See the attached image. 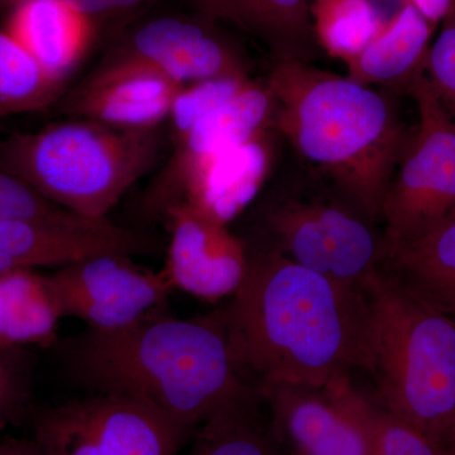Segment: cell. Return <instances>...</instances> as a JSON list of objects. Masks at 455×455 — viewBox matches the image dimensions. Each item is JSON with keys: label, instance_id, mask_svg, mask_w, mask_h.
Wrapping results in <instances>:
<instances>
[{"label": "cell", "instance_id": "cell-1", "mask_svg": "<svg viewBox=\"0 0 455 455\" xmlns=\"http://www.w3.org/2000/svg\"><path fill=\"white\" fill-rule=\"evenodd\" d=\"M247 254L243 280L220 310L244 376L256 386L355 376L366 348V289L275 254Z\"/></svg>", "mask_w": 455, "mask_h": 455}, {"label": "cell", "instance_id": "cell-2", "mask_svg": "<svg viewBox=\"0 0 455 455\" xmlns=\"http://www.w3.org/2000/svg\"><path fill=\"white\" fill-rule=\"evenodd\" d=\"M56 346L77 385L137 398L191 433L254 386L236 363L220 311L179 319L164 309Z\"/></svg>", "mask_w": 455, "mask_h": 455}, {"label": "cell", "instance_id": "cell-3", "mask_svg": "<svg viewBox=\"0 0 455 455\" xmlns=\"http://www.w3.org/2000/svg\"><path fill=\"white\" fill-rule=\"evenodd\" d=\"M266 83L275 100L272 127L299 164L382 221L383 200L410 134L396 92L302 61L275 62Z\"/></svg>", "mask_w": 455, "mask_h": 455}, {"label": "cell", "instance_id": "cell-4", "mask_svg": "<svg viewBox=\"0 0 455 455\" xmlns=\"http://www.w3.org/2000/svg\"><path fill=\"white\" fill-rule=\"evenodd\" d=\"M364 289L368 324L359 371L372 382L371 396L447 448L455 415V322L382 269Z\"/></svg>", "mask_w": 455, "mask_h": 455}, {"label": "cell", "instance_id": "cell-5", "mask_svg": "<svg viewBox=\"0 0 455 455\" xmlns=\"http://www.w3.org/2000/svg\"><path fill=\"white\" fill-rule=\"evenodd\" d=\"M248 206L238 235L253 252L275 254L353 287L381 271L385 227L358 200L299 164Z\"/></svg>", "mask_w": 455, "mask_h": 455}, {"label": "cell", "instance_id": "cell-6", "mask_svg": "<svg viewBox=\"0 0 455 455\" xmlns=\"http://www.w3.org/2000/svg\"><path fill=\"white\" fill-rule=\"evenodd\" d=\"M160 132L128 131L74 118L0 142V164L29 187L89 220H106L119 200L151 169Z\"/></svg>", "mask_w": 455, "mask_h": 455}, {"label": "cell", "instance_id": "cell-7", "mask_svg": "<svg viewBox=\"0 0 455 455\" xmlns=\"http://www.w3.org/2000/svg\"><path fill=\"white\" fill-rule=\"evenodd\" d=\"M407 92L418 106L419 124L410 132L383 200L387 245L455 215V121L424 71Z\"/></svg>", "mask_w": 455, "mask_h": 455}, {"label": "cell", "instance_id": "cell-8", "mask_svg": "<svg viewBox=\"0 0 455 455\" xmlns=\"http://www.w3.org/2000/svg\"><path fill=\"white\" fill-rule=\"evenodd\" d=\"M194 433L137 398L89 392L33 412L44 455H179Z\"/></svg>", "mask_w": 455, "mask_h": 455}, {"label": "cell", "instance_id": "cell-9", "mask_svg": "<svg viewBox=\"0 0 455 455\" xmlns=\"http://www.w3.org/2000/svg\"><path fill=\"white\" fill-rule=\"evenodd\" d=\"M283 455H373L376 403L353 376L322 386H257Z\"/></svg>", "mask_w": 455, "mask_h": 455}, {"label": "cell", "instance_id": "cell-10", "mask_svg": "<svg viewBox=\"0 0 455 455\" xmlns=\"http://www.w3.org/2000/svg\"><path fill=\"white\" fill-rule=\"evenodd\" d=\"M62 316L94 331H116L164 310L172 284L164 271L140 267L131 256L99 254L47 275Z\"/></svg>", "mask_w": 455, "mask_h": 455}, {"label": "cell", "instance_id": "cell-11", "mask_svg": "<svg viewBox=\"0 0 455 455\" xmlns=\"http://www.w3.org/2000/svg\"><path fill=\"white\" fill-rule=\"evenodd\" d=\"M274 127L242 145L166 167L149 194L151 212L166 214L188 204L212 220L228 224L238 220L265 188L274 166Z\"/></svg>", "mask_w": 455, "mask_h": 455}, {"label": "cell", "instance_id": "cell-12", "mask_svg": "<svg viewBox=\"0 0 455 455\" xmlns=\"http://www.w3.org/2000/svg\"><path fill=\"white\" fill-rule=\"evenodd\" d=\"M151 239L108 220L68 215L56 220L0 221V275L20 269L65 267L71 263L118 253L152 252Z\"/></svg>", "mask_w": 455, "mask_h": 455}, {"label": "cell", "instance_id": "cell-13", "mask_svg": "<svg viewBox=\"0 0 455 455\" xmlns=\"http://www.w3.org/2000/svg\"><path fill=\"white\" fill-rule=\"evenodd\" d=\"M164 217L171 238L163 271L173 290L209 301L230 298L247 269L242 239L188 204L172 206Z\"/></svg>", "mask_w": 455, "mask_h": 455}, {"label": "cell", "instance_id": "cell-14", "mask_svg": "<svg viewBox=\"0 0 455 455\" xmlns=\"http://www.w3.org/2000/svg\"><path fill=\"white\" fill-rule=\"evenodd\" d=\"M107 62H136L180 85L220 76H250L244 62L220 36L180 18H158L134 32Z\"/></svg>", "mask_w": 455, "mask_h": 455}, {"label": "cell", "instance_id": "cell-15", "mask_svg": "<svg viewBox=\"0 0 455 455\" xmlns=\"http://www.w3.org/2000/svg\"><path fill=\"white\" fill-rule=\"evenodd\" d=\"M182 85L136 62H106L68 99V113L119 130L157 128Z\"/></svg>", "mask_w": 455, "mask_h": 455}, {"label": "cell", "instance_id": "cell-16", "mask_svg": "<svg viewBox=\"0 0 455 455\" xmlns=\"http://www.w3.org/2000/svg\"><path fill=\"white\" fill-rule=\"evenodd\" d=\"M433 25L409 3L392 14L379 35L346 62L349 79L394 92L409 89L425 68Z\"/></svg>", "mask_w": 455, "mask_h": 455}, {"label": "cell", "instance_id": "cell-17", "mask_svg": "<svg viewBox=\"0 0 455 455\" xmlns=\"http://www.w3.org/2000/svg\"><path fill=\"white\" fill-rule=\"evenodd\" d=\"M382 271L455 322V215L387 245Z\"/></svg>", "mask_w": 455, "mask_h": 455}, {"label": "cell", "instance_id": "cell-18", "mask_svg": "<svg viewBox=\"0 0 455 455\" xmlns=\"http://www.w3.org/2000/svg\"><path fill=\"white\" fill-rule=\"evenodd\" d=\"M9 33L51 77L64 83L88 47L90 20L65 0H22Z\"/></svg>", "mask_w": 455, "mask_h": 455}, {"label": "cell", "instance_id": "cell-19", "mask_svg": "<svg viewBox=\"0 0 455 455\" xmlns=\"http://www.w3.org/2000/svg\"><path fill=\"white\" fill-rule=\"evenodd\" d=\"M275 100L267 83L251 80L238 94L204 116L176 142L167 167L242 145L272 125Z\"/></svg>", "mask_w": 455, "mask_h": 455}, {"label": "cell", "instance_id": "cell-20", "mask_svg": "<svg viewBox=\"0 0 455 455\" xmlns=\"http://www.w3.org/2000/svg\"><path fill=\"white\" fill-rule=\"evenodd\" d=\"M61 319L47 275L33 269L0 275V346H55Z\"/></svg>", "mask_w": 455, "mask_h": 455}, {"label": "cell", "instance_id": "cell-21", "mask_svg": "<svg viewBox=\"0 0 455 455\" xmlns=\"http://www.w3.org/2000/svg\"><path fill=\"white\" fill-rule=\"evenodd\" d=\"M185 455H283L257 386L194 431Z\"/></svg>", "mask_w": 455, "mask_h": 455}, {"label": "cell", "instance_id": "cell-22", "mask_svg": "<svg viewBox=\"0 0 455 455\" xmlns=\"http://www.w3.org/2000/svg\"><path fill=\"white\" fill-rule=\"evenodd\" d=\"M309 0H232L233 22L267 44L276 61L310 62L322 47Z\"/></svg>", "mask_w": 455, "mask_h": 455}, {"label": "cell", "instance_id": "cell-23", "mask_svg": "<svg viewBox=\"0 0 455 455\" xmlns=\"http://www.w3.org/2000/svg\"><path fill=\"white\" fill-rule=\"evenodd\" d=\"M394 13L379 0H314L311 5L317 44L344 64L379 35Z\"/></svg>", "mask_w": 455, "mask_h": 455}, {"label": "cell", "instance_id": "cell-24", "mask_svg": "<svg viewBox=\"0 0 455 455\" xmlns=\"http://www.w3.org/2000/svg\"><path fill=\"white\" fill-rule=\"evenodd\" d=\"M61 88L11 33L0 32V116L44 109Z\"/></svg>", "mask_w": 455, "mask_h": 455}, {"label": "cell", "instance_id": "cell-25", "mask_svg": "<svg viewBox=\"0 0 455 455\" xmlns=\"http://www.w3.org/2000/svg\"><path fill=\"white\" fill-rule=\"evenodd\" d=\"M251 80L250 76H220L182 86L167 116L175 143L187 136L200 119L238 94Z\"/></svg>", "mask_w": 455, "mask_h": 455}, {"label": "cell", "instance_id": "cell-26", "mask_svg": "<svg viewBox=\"0 0 455 455\" xmlns=\"http://www.w3.org/2000/svg\"><path fill=\"white\" fill-rule=\"evenodd\" d=\"M376 403V401H374ZM373 455H451L438 440L376 403L373 411Z\"/></svg>", "mask_w": 455, "mask_h": 455}, {"label": "cell", "instance_id": "cell-27", "mask_svg": "<svg viewBox=\"0 0 455 455\" xmlns=\"http://www.w3.org/2000/svg\"><path fill=\"white\" fill-rule=\"evenodd\" d=\"M31 374L25 348H14L0 362V435L29 414Z\"/></svg>", "mask_w": 455, "mask_h": 455}, {"label": "cell", "instance_id": "cell-28", "mask_svg": "<svg viewBox=\"0 0 455 455\" xmlns=\"http://www.w3.org/2000/svg\"><path fill=\"white\" fill-rule=\"evenodd\" d=\"M74 212L51 203L38 191L0 164V221L9 220H56Z\"/></svg>", "mask_w": 455, "mask_h": 455}, {"label": "cell", "instance_id": "cell-29", "mask_svg": "<svg viewBox=\"0 0 455 455\" xmlns=\"http://www.w3.org/2000/svg\"><path fill=\"white\" fill-rule=\"evenodd\" d=\"M425 70L448 112L455 121V14L445 18V25L435 44L427 51Z\"/></svg>", "mask_w": 455, "mask_h": 455}, {"label": "cell", "instance_id": "cell-30", "mask_svg": "<svg viewBox=\"0 0 455 455\" xmlns=\"http://www.w3.org/2000/svg\"><path fill=\"white\" fill-rule=\"evenodd\" d=\"M88 20L112 16L140 5L143 0H65Z\"/></svg>", "mask_w": 455, "mask_h": 455}, {"label": "cell", "instance_id": "cell-31", "mask_svg": "<svg viewBox=\"0 0 455 455\" xmlns=\"http://www.w3.org/2000/svg\"><path fill=\"white\" fill-rule=\"evenodd\" d=\"M414 5L431 25L435 26L439 20H445L455 7V0H403Z\"/></svg>", "mask_w": 455, "mask_h": 455}, {"label": "cell", "instance_id": "cell-32", "mask_svg": "<svg viewBox=\"0 0 455 455\" xmlns=\"http://www.w3.org/2000/svg\"><path fill=\"white\" fill-rule=\"evenodd\" d=\"M0 455H44L35 440L5 439L0 442Z\"/></svg>", "mask_w": 455, "mask_h": 455}, {"label": "cell", "instance_id": "cell-33", "mask_svg": "<svg viewBox=\"0 0 455 455\" xmlns=\"http://www.w3.org/2000/svg\"><path fill=\"white\" fill-rule=\"evenodd\" d=\"M199 2L204 11L208 12L211 16L229 20L232 0H199Z\"/></svg>", "mask_w": 455, "mask_h": 455}, {"label": "cell", "instance_id": "cell-34", "mask_svg": "<svg viewBox=\"0 0 455 455\" xmlns=\"http://www.w3.org/2000/svg\"><path fill=\"white\" fill-rule=\"evenodd\" d=\"M447 448L451 455H455V415L453 423H451V431H449Z\"/></svg>", "mask_w": 455, "mask_h": 455}, {"label": "cell", "instance_id": "cell-35", "mask_svg": "<svg viewBox=\"0 0 455 455\" xmlns=\"http://www.w3.org/2000/svg\"><path fill=\"white\" fill-rule=\"evenodd\" d=\"M13 349H14L13 347L0 346V362H2L3 359L7 357L9 353H11L12 350H13Z\"/></svg>", "mask_w": 455, "mask_h": 455}, {"label": "cell", "instance_id": "cell-36", "mask_svg": "<svg viewBox=\"0 0 455 455\" xmlns=\"http://www.w3.org/2000/svg\"><path fill=\"white\" fill-rule=\"evenodd\" d=\"M453 13L455 14V7H454V9H453Z\"/></svg>", "mask_w": 455, "mask_h": 455}]
</instances>
